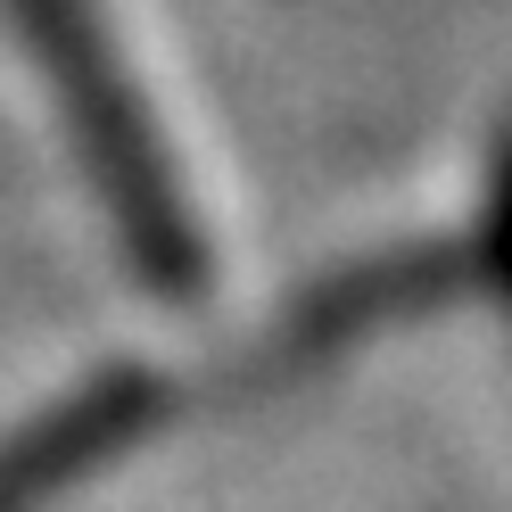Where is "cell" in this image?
Returning a JSON list of instances; mask_svg holds the SVG:
<instances>
[{"label":"cell","mask_w":512,"mask_h":512,"mask_svg":"<svg viewBox=\"0 0 512 512\" xmlns=\"http://www.w3.org/2000/svg\"><path fill=\"white\" fill-rule=\"evenodd\" d=\"M25 42H34L42 75L67 108V133L83 174L100 182V207L124 232L133 265L157 298H207L215 281V240L199 215V190L174 166L166 116L141 91V58L124 42V25L108 17V0H9Z\"/></svg>","instance_id":"cell-1"},{"label":"cell","mask_w":512,"mask_h":512,"mask_svg":"<svg viewBox=\"0 0 512 512\" xmlns=\"http://www.w3.org/2000/svg\"><path fill=\"white\" fill-rule=\"evenodd\" d=\"M157 413H166V380L141 372V364H116L100 380H83L67 405H50L25 430L0 438V512H42L91 463H108L116 446H133Z\"/></svg>","instance_id":"cell-2"}]
</instances>
